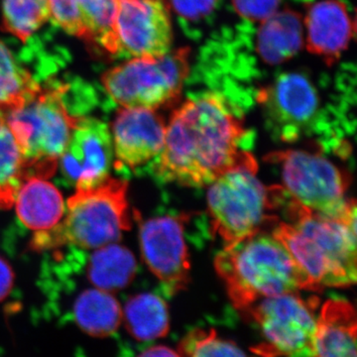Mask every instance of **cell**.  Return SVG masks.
Instances as JSON below:
<instances>
[{
  "instance_id": "7c38bea8",
  "label": "cell",
  "mask_w": 357,
  "mask_h": 357,
  "mask_svg": "<svg viewBox=\"0 0 357 357\" xmlns=\"http://www.w3.org/2000/svg\"><path fill=\"white\" fill-rule=\"evenodd\" d=\"M115 29L119 55L161 57L172 48V21L165 0H119Z\"/></svg>"
},
{
  "instance_id": "8992f818",
  "label": "cell",
  "mask_w": 357,
  "mask_h": 357,
  "mask_svg": "<svg viewBox=\"0 0 357 357\" xmlns=\"http://www.w3.org/2000/svg\"><path fill=\"white\" fill-rule=\"evenodd\" d=\"M67 91L64 84L41 86L6 121L24 158L27 178H48L57 169L77 119L66 107Z\"/></svg>"
},
{
  "instance_id": "f1b7e54d",
  "label": "cell",
  "mask_w": 357,
  "mask_h": 357,
  "mask_svg": "<svg viewBox=\"0 0 357 357\" xmlns=\"http://www.w3.org/2000/svg\"><path fill=\"white\" fill-rule=\"evenodd\" d=\"M14 273L10 265L0 257V302L6 299L13 287Z\"/></svg>"
},
{
  "instance_id": "603a6c76",
  "label": "cell",
  "mask_w": 357,
  "mask_h": 357,
  "mask_svg": "<svg viewBox=\"0 0 357 357\" xmlns=\"http://www.w3.org/2000/svg\"><path fill=\"white\" fill-rule=\"evenodd\" d=\"M41 86L0 41V119L6 121L24 107Z\"/></svg>"
},
{
  "instance_id": "277c9868",
  "label": "cell",
  "mask_w": 357,
  "mask_h": 357,
  "mask_svg": "<svg viewBox=\"0 0 357 357\" xmlns=\"http://www.w3.org/2000/svg\"><path fill=\"white\" fill-rule=\"evenodd\" d=\"M267 128L280 142L309 141L317 151L349 158L351 143L328 122L316 88L303 75L287 73L256 96Z\"/></svg>"
},
{
  "instance_id": "9c48e42d",
  "label": "cell",
  "mask_w": 357,
  "mask_h": 357,
  "mask_svg": "<svg viewBox=\"0 0 357 357\" xmlns=\"http://www.w3.org/2000/svg\"><path fill=\"white\" fill-rule=\"evenodd\" d=\"M318 299L286 293L257 301L245 311L259 326L262 342L252 351L262 357H311Z\"/></svg>"
},
{
  "instance_id": "5bb4252c",
  "label": "cell",
  "mask_w": 357,
  "mask_h": 357,
  "mask_svg": "<svg viewBox=\"0 0 357 357\" xmlns=\"http://www.w3.org/2000/svg\"><path fill=\"white\" fill-rule=\"evenodd\" d=\"M50 20L105 56H119V0H49Z\"/></svg>"
},
{
  "instance_id": "7a4b0ae2",
  "label": "cell",
  "mask_w": 357,
  "mask_h": 357,
  "mask_svg": "<svg viewBox=\"0 0 357 357\" xmlns=\"http://www.w3.org/2000/svg\"><path fill=\"white\" fill-rule=\"evenodd\" d=\"M275 211L285 215L271 234L310 277L317 292L325 287H349L356 281V204L344 213L326 215L310 210L283 185L271 187Z\"/></svg>"
},
{
  "instance_id": "83f0119b",
  "label": "cell",
  "mask_w": 357,
  "mask_h": 357,
  "mask_svg": "<svg viewBox=\"0 0 357 357\" xmlns=\"http://www.w3.org/2000/svg\"><path fill=\"white\" fill-rule=\"evenodd\" d=\"M176 13L188 20H199L215 8L217 0H170Z\"/></svg>"
},
{
  "instance_id": "6da1fadb",
  "label": "cell",
  "mask_w": 357,
  "mask_h": 357,
  "mask_svg": "<svg viewBox=\"0 0 357 357\" xmlns=\"http://www.w3.org/2000/svg\"><path fill=\"white\" fill-rule=\"evenodd\" d=\"M253 135L222 96L206 93L185 100L166 124L165 141L152 174L163 183L210 185L236 169L257 171Z\"/></svg>"
},
{
  "instance_id": "2e32d148",
  "label": "cell",
  "mask_w": 357,
  "mask_h": 357,
  "mask_svg": "<svg viewBox=\"0 0 357 357\" xmlns=\"http://www.w3.org/2000/svg\"><path fill=\"white\" fill-rule=\"evenodd\" d=\"M307 51L319 56L328 64L335 62L347 50L356 28L347 6L340 0H323L307 10Z\"/></svg>"
},
{
  "instance_id": "4fadbf2b",
  "label": "cell",
  "mask_w": 357,
  "mask_h": 357,
  "mask_svg": "<svg viewBox=\"0 0 357 357\" xmlns=\"http://www.w3.org/2000/svg\"><path fill=\"white\" fill-rule=\"evenodd\" d=\"M114 145L107 123L93 117H77L59 167L79 189H91L109 177Z\"/></svg>"
},
{
  "instance_id": "30bf717a",
  "label": "cell",
  "mask_w": 357,
  "mask_h": 357,
  "mask_svg": "<svg viewBox=\"0 0 357 357\" xmlns=\"http://www.w3.org/2000/svg\"><path fill=\"white\" fill-rule=\"evenodd\" d=\"M265 160L280 168L284 189L310 210L338 215L349 206L351 199H347L345 194L351 178L326 154L284 150L268 155Z\"/></svg>"
},
{
  "instance_id": "4316f807",
  "label": "cell",
  "mask_w": 357,
  "mask_h": 357,
  "mask_svg": "<svg viewBox=\"0 0 357 357\" xmlns=\"http://www.w3.org/2000/svg\"><path fill=\"white\" fill-rule=\"evenodd\" d=\"M232 3L239 15L263 22L277 13L280 0H232Z\"/></svg>"
},
{
  "instance_id": "5b68a950",
  "label": "cell",
  "mask_w": 357,
  "mask_h": 357,
  "mask_svg": "<svg viewBox=\"0 0 357 357\" xmlns=\"http://www.w3.org/2000/svg\"><path fill=\"white\" fill-rule=\"evenodd\" d=\"M128 183L109 177L91 189H79L67 203L64 218L55 227L35 232V250L74 245L98 249L117 243L122 232L130 229Z\"/></svg>"
},
{
  "instance_id": "7402d4cb",
  "label": "cell",
  "mask_w": 357,
  "mask_h": 357,
  "mask_svg": "<svg viewBox=\"0 0 357 357\" xmlns=\"http://www.w3.org/2000/svg\"><path fill=\"white\" fill-rule=\"evenodd\" d=\"M122 321L138 342H150L165 337L170 328V316L165 301L151 293L130 298L122 310Z\"/></svg>"
},
{
  "instance_id": "52a82bcc",
  "label": "cell",
  "mask_w": 357,
  "mask_h": 357,
  "mask_svg": "<svg viewBox=\"0 0 357 357\" xmlns=\"http://www.w3.org/2000/svg\"><path fill=\"white\" fill-rule=\"evenodd\" d=\"M189 73V49H178L161 57L130 58L107 70L102 83L121 109L157 110L181 95Z\"/></svg>"
},
{
  "instance_id": "3957f363",
  "label": "cell",
  "mask_w": 357,
  "mask_h": 357,
  "mask_svg": "<svg viewBox=\"0 0 357 357\" xmlns=\"http://www.w3.org/2000/svg\"><path fill=\"white\" fill-rule=\"evenodd\" d=\"M215 267L232 304L241 311L272 296L317 292L285 246L264 230L227 244L215 256Z\"/></svg>"
},
{
  "instance_id": "d4e9b609",
  "label": "cell",
  "mask_w": 357,
  "mask_h": 357,
  "mask_svg": "<svg viewBox=\"0 0 357 357\" xmlns=\"http://www.w3.org/2000/svg\"><path fill=\"white\" fill-rule=\"evenodd\" d=\"M49 20V0H2L1 29L22 43Z\"/></svg>"
},
{
  "instance_id": "e0dca14e",
  "label": "cell",
  "mask_w": 357,
  "mask_h": 357,
  "mask_svg": "<svg viewBox=\"0 0 357 357\" xmlns=\"http://www.w3.org/2000/svg\"><path fill=\"white\" fill-rule=\"evenodd\" d=\"M356 326L351 303L326 301L317 321L311 357H356Z\"/></svg>"
},
{
  "instance_id": "cb8c5ba5",
  "label": "cell",
  "mask_w": 357,
  "mask_h": 357,
  "mask_svg": "<svg viewBox=\"0 0 357 357\" xmlns=\"http://www.w3.org/2000/svg\"><path fill=\"white\" fill-rule=\"evenodd\" d=\"M26 178L20 148L7 122L0 119V210L13 206L18 190Z\"/></svg>"
},
{
  "instance_id": "484cf974",
  "label": "cell",
  "mask_w": 357,
  "mask_h": 357,
  "mask_svg": "<svg viewBox=\"0 0 357 357\" xmlns=\"http://www.w3.org/2000/svg\"><path fill=\"white\" fill-rule=\"evenodd\" d=\"M182 357H248L234 342L218 337L213 330H195L182 340Z\"/></svg>"
},
{
  "instance_id": "f546056e",
  "label": "cell",
  "mask_w": 357,
  "mask_h": 357,
  "mask_svg": "<svg viewBox=\"0 0 357 357\" xmlns=\"http://www.w3.org/2000/svg\"><path fill=\"white\" fill-rule=\"evenodd\" d=\"M138 357H182L178 352L171 349L170 347H163V345H157V347H150L146 351H143Z\"/></svg>"
},
{
  "instance_id": "ba28073f",
  "label": "cell",
  "mask_w": 357,
  "mask_h": 357,
  "mask_svg": "<svg viewBox=\"0 0 357 357\" xmlns=\"http://www.w3.org/2000/svg\"><path fill=\"white\" fill-rule=\"evenodd\" d=\"M255 171L236 169L223 174L210 185L208 208L211 230L227 244L236 243L275 225L269 189L256 178Z\"/></svg>"
},
{
  "instance_id": "9a60e30c",
  "label": "cell",
  "mask_w": 357,
  "mask_h": 357,
  "mask_svg": "<svg viewBox=\"0 0 357 357\" xmlns=\"http://www.w3.org/2000/svg\"><path fill=\"white\" fill-rule=\"evenodd\" d=\"M110 132L115 157L134 169L160 153L165 141L166 123L154 109H121Z\"/></svg>"
},
{
  "instance_id": "8fae6325",
  "label": "cell",
  "mask_w": 357,
  "mask_h": 357,
  "mask_svg": "<svg viewBox=\"0 0 357 357\" xmlns=\"http://www.w3.org/2000/svg\"><path fill=\"white\" fill-rule=\"evenodd\" d=\"M185 215L151 218L140 227L141 253L166 295L173 296L190 282L189 253L184 237Z\"/></svg>"
},
{
  "instance_id": "d6986e66",
  "label": "cell",
  "mask_w": 357,
  "mask_h": 357,
  "mask_svg": "<svg viewBox=\"0 0 357 357\" xmlns=\"http://www.w3.org/2000/svg\"><path fill=\"white\" fill-rule=\"evenodd\" d=\"M257 49L267 64H281L298 53L303 45V24L299 14L277 11L261 22Z\"/></svg>"
},
{
  "instance_id": "ac0fdd59",
  "label": "cell",
  "mask_w": 357,
  "mask_h": 357,
  "mask_svg": "<svg viewBox=\"0 0 357 357\" xmlns=\"http://www.w3.org/2000/svg\"><path fill=\"white\" fill-rule=\"evenodd\" d=\"M13 206L21 222L28 229L44 231L55 227L64 217L62 194L47 178H26L16 195Z\"/></svg>"
},
{
  "instance_id": "44dd1931",
  "label": "cell",
  "mask_w": 357,
  "mask_h": 357,
  "mask_svg": "<svg viewBox=\"0 0 357 357\" xmlns=\"http://www.w3.org/2000/svg\"><path fill=\"white\" fill-rule=\"evenodd\" d=\"M137 263L128 248L117 243L96 249L89 259V281L100 290L112 293L128 287L135 277Z\"/></svg>"
},
{
  "instance_id": "ffe728a7",
  "label": "cell",
  "mask_w": 357,
  "mask_h": 357,
  "mask_svg": "<svg viewBox=\"0 0 357 357\" xmlns=\"http://www.w3.org/2000/svg\"><path fill=\"white\" fill-rule=\"evenodd\" d=\"M77 325L93 337H107L119 330L122 323V309L112 293L100 289L84 291L74 305Z\"/></svg>"
}]
</instances>
